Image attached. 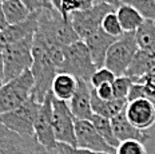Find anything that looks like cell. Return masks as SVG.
<instances>
[{
    "instance_id": "obj_40",
    "label": "cell",
    "mask_w": 155,
    "mask_h": 154,
    "mask_svg": "<svg viewBox=\"0 0 155 154\" xmlns=\"http://www.w3.org/2000/svg\"><path fill=\"white\" fill-rule=\"evenodd\" d=\"M5 2V0H0V4H3V3H4Z\"/></svg>"
},
{
    "instance_id": "obj_21",
    "label": "cell",
    "mask_w": 155,
    "mask_h": 154,
    "mask_svg": "<svg viewBox=\"0 0 155 154\" xmlns=\"http://www.w3.org/2000/svg\"><path fill=\"white\" fill-rule=\"evenodd\" d=\"M4 16L7 19L9 25L19 24L21 22L27 20L32 12L24 5L21 0H5L2 4Z\"/></svg>"
},
{
    "instance_id": "obj_33",
    "label": "cell",
    "mask_w": 155,
    "mask_h": 154,
    "mask_svg": "<svg viewBox=\"0 0 155 154\" xmlns=\"http://www.w3.org/2000/svg\"><path fill=\"white\" fill-rule=\"evenodd\" d=\"M95 4H107V5L114 7L115 9H118L123 4V2L122 0H95Z\"/></svg>"
},
{
    "instance_id": "obj_10",
    "label": "cell",
    "mask_w": 155,
    "mask_h": 154,
    "mask_svg": "<svg viewBox=\"0 0 155 154\" xmlns=\"http://www.w3.org/2000/svg\"><path fill=\"white\" fill-rule=\"evenodd\" d=\"M52 92H48V95L40 106L38 118L35 121L34 136L35 139L39 142V145H41L44 149L50 150V152H55V149L58 146L52 126Z\"/></svg>"
},
{
    "instance_id": "obj_8",
    "label": "cell",
    "mask_w": 155,
    "mask_h": 154,
    "mask_svg": "<svg viewBox=\"0 0 155 154\" xmlns=\"http://www.w3.org/2000/svg\"><path fill=\"white\" fill-rule=\"evenodd\" d=\"M116 9L107 4H95L90 9H82L70 16L74 30L79 35L80 40H86L94 32L102 28V22L110 12Z\"/></svg>"
},
{
    "instance_id": "obj_38",
    "label": "cell",
    "mask_w": 155,
    "mask_h": 154,
    "mask_svg": "<svg viewBox=\"0 0 155 154\" xmlns=\"http://www.w3.org/2000/svg\"><path fill=\"white\" fill-rule=\"evenodd\" d=\"M5 46V40H4V35H3V31L0 30V50L3 51V49H4Z\"/></svg>"
},
{
    "instance_id": "obj_27",
    "label": "cell",
    "mask_w": 155,
    "mask_h": 154,
    "mask_svg": "<svg viewBox=\"0 0 155 154\" xmlns=\"http://www.w3.org/2000/svg\"><path fill=\"white\" fill-rule=\"evenodd\" d=\"M115 79H116V76L114 72L110 71L107 67H102V69H98L94 72L90 83H91L92 89H98L103 85H112V82Z\"/></svg>"
},
{
    "instance_id": "obj_13",
    "label": "cell",
    "mask_w": 155,
    "mask_h": 154,
    "mask_svg": "<svg viewBox=\"0 0 155 154\" xmlns=\"http://www.w3.org/2000/svg\"><path fill=\"white\" fill-rule=\"evenodd\" d=\"M91 83L78 79V90L74 98L68 102L70 109L76 121H91L94 115L91 107Z\"/></svg>"
},
{
    "instance_id": "obj_23",
    "label": "cell",
    "mask_w": 155,
    "mask_h": 154,
    "mask_svg": "<svg viewBox=\"0 0 155 154\" xmlns=\"http://www.w3.org/2000/svg\"><path fill=\"white\" fill-rule=\"evenodd\" d=\"M91 122L92 125L95 126V129L98 130V133L104 138L106 141L111 145L112 147H118L120 145L118 139H116L115 134H114V129H112V123H111V119L108 118H104V117H101V115H96L94 114L92 118H91Z\"/></svg>"
},
{
    "instance_id": "obj_3",
    "label": "cell",
    "mask_w": 155,
    "mask_h": 154,
    "mask_svg": "<svg viewBox=\"0 0 155 154\" xmlns=\"http://www.w3.org/2000/svg\"><path fill=\"white\" fill-rule=\"evenodd\" d=\"M96 70L98 67L92 62L88 47L83 40L64 47V59L59 72H66L78 79L90 82Z\"/></svg>"
},
{
    "instance_id": "obj_31",
    "label": "cell",
    "mask_w": 155,
    "mask_h": 154,
    "mask_svg": "<svg viewBox=\"0 0 155 154\" xmlns=\"http://www.w3.org/2000/svg\"><path fill=\"white\" fill-rule=\"evenodd\" d=\"M24 3V5L30 9L31 12H38L43 8L52 7L50 3V0H21Z\"/></svg>"
},
{
    "instance_id": "obj_11",
    "label": "cell",
    "mask_w": 155,
    "mask_h": 154,
    "mask_svg": "<svg viewBox=\"0 0 155 154\" xmlns=\"http://www.w3.org/2000/svg\"><path fill=\"white\" fill-rule=\"evenodd\" d=\"M76 147L83 150H90L95 153L116 154V149L112 147L103 138L91 121H76L75 122Z\"/></svg>"
},
{
    "instance_id": "obj_14",
    "label": "cell",
    "mask_w": 155,
    "mask_h": 154,
    "mask_svg": "<svg viewBox=\"0 0 155 154\" xmlns=\"http://www.w3.org/2000/svg\"><path fill=\"white\" fill-rule=\"evenodd\" d=\"M119 38H114L110 36L102 30H98L96 32H94L91 36H88L86 40H83L86 43V46L88 47V51L91 54L92 62L95 63V66L98 69L104 67V62H106V56L110 50V47L118 40Z\"/></svg>"
},
{
    "instance_id": "obj_2",
    "label": "cell",
    "mask_w": 155,
    "mask_h": 154,
    "mask_svg": "<svg viewBox=\"0 0 155 154\" xmlns=\"http://www.w3.org/2000/svg\"><path fill=\"white\" fill-rule=\"evenodd\" d=\"M34 38H27L20 42L5 44L3 49V66H4V83L20 76L31 70L34 63L32 49Z\"/></svg>"
},
{
    "instance_id": "obj_26",
    "label": "cell",
    "mask_w": 155,
    "mask_h": 154,
    "mask_svg": "<svg viewBox=\"0 0 155 154\" xmlns=\"http://www.w3.org/2000/svg\"><path fill=\"white\" fill-rule=\"evenodd\" d=\"M134 85L131 78L128 76H118L114 82H112V92H114V98L119 99H127L128 92L131 90V86Z\"/></svg>"
},
{
    "instance_id": "obj_28",
    "label": "cell",
    "mask_w": 155,
    "mask_h": 154,
    "mask_svg": "<svg viewBox=\"0 0 155 154\" xmlns=\"http://www.w3.org/2000/svg\"><path fill=\"white\" fill-rule=\"evenodd\" d=\"M116 154H147L144 143L138 141H126L120 142V145L116 147Z\"/></svg>"
},
{
    "instance_id": "obj_19",
    "label": "cell",
    "mask_w": 155,
    "mask_h": 154,
    "mask_svg": "<svg viewBox=\"0 0 155 154\" xmlns=\"http://www.w3.org/2000/svg\"><path fill=\"white\" fill-rule=\"evenodd\" d=\"M155 66V54L148 52V51L139 50L135 55L132 63L128 67L126 76L132 79V82H137L138 79L148 75L151 69Z\"/></svg>"
},
{
    "instance_id": "obj_6",
    "label": "cell",
    "mask_w": 155,
    "mask_h": 154,
    "mask_svg": "<svg viewBox=\"0 0 155 154\" xmlns=\"http://www.w3.org/2000/svg\"><path fill=\"white\" fill-rule=\"evenodd\" d=\"M35 79L31 70L20 76L5 82L0 87V115L14 111L32 95Z\"/></svg>"
},
{
    "instance_id": "obj_36",
    "label": "cell",
    "mask_w": 155,
    "mask_h": 154,
    "mask_svg": "<svg viewBox=\"0 0 155 154\" xmlns=\"http://www.w3.org/2000/svg\"><path fill=\"white\" fill-rule=\"evenodd\" d=\"M80 5H82V9H90L95 5V0H79ZM80 9V11H82Z\"/></svg>"
},
{
    "instance_id": "obj_16",
    "label": "cell",
    "mask_w": 155,
    "mask_h": 154,
    "mask_svg": "<svg viewBox=\"0 0 155 154\" xmlns=\"http://www.w3.org/2000/svg\"><path fill=\"white\" fill-rule=\"evenodd\" d=\"M36 31H38V12H32L27 20L15 25H8L3 31V35H4L5 44H11L23 39H27V38L35 36Z\"/></svg>"
},
{
    "instance_id": "obj_29",
    "label": "cell",
    "mask_w": 155,
    "mask_h": 154,
    "mask_svg": "<svg viewBox=\"0 0 155 154\" xmlns=\"http://www.w3.org/2000/svg\"><path fill=\"white\" fill-rule=\"evenodd\" d=\"M80 9H82V5H80L79 0H63L62 4H60L59 12L64 18H70L72 14L80 11Z\"/></svg>"
},
{
    "instance_id": "obj_20",
    "label": "cell",
    "mask_w": 155,
    "mask_h": 154,
    "mask_svg": "<svg viewBox=\"0 0 155 154\" xmlns=\"http://www.w3.org/2000/svg\"><path fill=\"white\" fill-rule=\"evenodd\" d=\"M116 16L119 19L124 32H137L138 28L144 23L143 16L130 4H123L116 9Z\"/></svg>"
},
{
    "instance_id": "obj_30",
    "label": "cell",
    "mask_w": 155,
    "mask_h": 154,
    "mask_svg": "<svg viewBox=\"0 0 155 154\" xmlns=\"http://www.w3.org/2000/svg\"><path fill=\"white\" fill-rule=\"evenodd\" d=\"M55 153L56 154H106V153H95V152H90V150L78 149V147H71L68 145H64V143H58Z\"/></svg>"
},
{
    "instance_id": "obj_25",
    "label": "cell",
    "mask_w": 155,
    "mask_h": 154,
    "mask_svg": "<svg viewBox=\"0 0 155 154\" xmlns=\"http://www.w3.org/2000/svg\"><path fill=\"white\" fill-rule=\"evenodd\" d=\"M102 30L104 31L107 35L114 38H120L124 34L123 28H122L120 23H119V19L116 16V11L110 12V14L103 19L102 22Z\"/></svg>"
},
{
    "instance_id": "obj_15",
    "label": "cell",
    "mask_w": 155,
    "mask_h": 154,
    "mask_svg": "<svg viewBox=\"0 0 155 154\" xmlns=\"http://www.w3.org/2000/svg\"><path fill=\"white\" fill-rule=\"evenodd\" d=\"M112 129H114V134L116 139L119 142H126V141H138V142L146 143L147 141H150V134H147L146 131L139 130L131 125L128 122L126 113L122 111L120 114H118L111 119Z\"/></svg>"
},
{
    "instance_id": "obj_37",
    "label": "cell",
    "mask_w": 155,
    "mask_h": 154,
    "mask_svg": "<svg viewBox=\"0 0 155 154\" xmlns=\"http://www.w3.org/2000/svg\"><path fill=\"white\" fill-rule=\"evenodd\" d=\"M62 2L63 0H50V3H51V5L55 8V9H58L59 11V8H60V4H62Z\"/></svg>"
},
{
    "instance_id": "obj_9",
    "label": "cell",
    "mask_w": 155,
    "mask_h": 154,
    "mask_svg": "<svg viewBox=\"0 0 155 154\" xmlns=\"http://www.w3.org/2000/svg\"><path fill=\"white\" fill-rule=\"evenodd\" d=\"M0 154H56L44 149L34 138L23 137L0 123Z\"/></svg>"
},
{
    "instance_id": "obj_41",
    "label": "cell",
    "mask_w": 155,
    "mask_h": 154,
    "mask_svg": "<svg viewBox=\"0 0 155 154\" xmlns=\"http://www.w3.org/2000/svg\"><path fill=\"white\" fill-rule=\"evenodd\" d=\"M122 2H123V3H124V2H126V0H122Z\"/></svg>"
},
{
    "instance_id": "obj_42",
    "label": "cell",
    "mask_w": 155,
    "mask_h": 154,
    "mask_svg": "<svg viewBox=\"0 0 155 154\" xmlns=\"http://www.w3.org/2000/svg\"><path fill=\"white\" fill-rule=\"evenodd\" d=\"M154 23H155V22H154Z\"/></svg>"
},
{
    "instance_id": "obj_39",
    "label": "cell",
    "mask_w": 155,
    "mask_h": 154,
    "mask_svg": "<svg viewBox=\"0 0 155 154\" xmlns=\"http://www.w3.org/2000/svg\"><path fill=\"white\" fill-rule=\"evenodd\" d=\"M148 76H153V78H155V66L151 69V71L148 72Z\"/></svg>"
},
{
    "instance_id": "obj_17",
    "label": "cell",
    "mask_w": 155,
    "mask_h": 154,
    "mask_svg": "<svg viewBox=\"0 0 155 154\" xmlns=\"http://www.w3.org/2000/svg\"><path fill=\"white\" fill-rule=\"evenodd\" d=\"M127 103H128L127 99H119V98H114V99L107 101V102L102 101V99L96 95L95 90L92 89L91 107H92L94 114H96V115H101V117L112 119V118L116 117L118 114H120L122 111H124Z\"/></svg>"
},
{
    "instance_id": "obj_24",
    "label": "cell",
    "mask_w": 155,
    "mask_h": 154,
    "mask_svg": "<svg viewBox=\"0 0 155 154\" xmlns=\"http://www.w3.org/2000/svg\"><path fill=\"white\" fill-rule=\"evenodd\" d=\"M124 3L132 5L144 20L155 22V0H126Z\"/></svg>"
},
{
    "instance_id": "obj_22",
    "label": "cell",
    "mask_w": 155,
    "mask_h": 154,
    "mask_svg": "<svg viewBox=\"0 0 155 154\" xmlns=\"http://www.w3.org/2000/svg\"><path fill=\"white\" fill-rule=\"evenodd\" d=\"M139 50L155 54V23L151 20H144V23L135 32Z\"/></svg>"
},
{
    "instance_id": "obj_32",
    "label": "cell",
    "mask_w": 155,
    "mask_h": 154,
    "mask_svg": "<svg viewBox=\"0 0 155 154\" xmlns=\"http://www.w3.org/2000/svg\"><path fill=\"white\" fill-rule=\"evenodd\" d=\"M96 92V95H98L99 98L102 99V101H111V99H114V92H112V86L111 85H103L101 87L98 89H94Z\"/></svg>"
},
{
    "instance_id": "obj_1",
    "label": "cell",
    "mask_w": 155,
    "mask_h": 154,
    "mask_svg": "<svg viewBox=\"0 0 155 154\" xmlns=\"http://www.w3.org/2000/svg\"><path fill=\"white\" fill-rule=\"evenodd\" d=\"M79 40L80 38L74 30L70 18H64L54 7L38 11V31L34 43L68 47Z\"/></svg>"
},
{
    "instance_id": "obj_12",
    "label": "cell",
    "mask_w": 155,
    "mask_h": 154,
    "mask_svg": "<svg viewBox=\"0 0 155 154\" xmlns=\"http://www.w3.org/2000/svg\"><path fill=\"white\" fill-rule=\"evenodd\" d=\"M128 122L137 129L146 131L155 123V103L148 99H135L124 109Z\"/></svg>"
},
{
    "instance_id": "obj_34",
    "label": "cell",
    "mask_w": 155,
    "mask_h": 154,
    "mask_svg": "<svg viewBox=\"0 0 155 154\" xmlns=\"http://www.w3.org/2000/svg\"><path fill=\"white\" fill-rule=\"evenodd\" d=\"M8 22H7V19H5L4 16V11H3V7H2V4H0V30L2 31H4L5 28L8 27Z\"/></svg>"
},
{
    "instance_id": "obj_7",
    "label": "cell",
    "mask_w": 155,
    "mask_h": 154,
    "mask_svg": "<svg viewBox=\"0 0 155 154\" xmlns=\"http://www.w3.org/2000/svg\"><path fill=\"white\" fill-rule=\"evenodd\" d=\"M75 117L70 109L68 102L52 99V126L58 143L76 147Z\"/></svg>"
},
{
    "instance_id": "obj_35",
    "label": "cell",
    "mask_w": 155,
    "mask_h": 154,
    "mask_svg": "<svg viewBox=\"0 0 155 154\" xmlns=\"http://www.w3.org/2000/svg\"><path fill=\"white\" fill-rule=\"evenodd\" d=\"M4 85V66H3V51L0 50V87Z\"/></svg>"
},
{
    "instance_id": "obj_5",
    "label": "cell",
    "mask_w": 155,
    "mask_h": 154,
    "mask_svg": "<svg viewBox=\"0 0 155 154\" xmlns=\"http://www.w3.org/2000/svg\"><path fill=\"white\" fill-rule=\"evenodd\" d=\"M139 51L135 32H124L110 47L106 56L104 67L115 74V76H124L132 63L137 52Z\"/></svg>"
},
{
    "instance_id": "obj_18",
    "label": "cell",
    "mask_w": 155,
    "mask_h": 154,
    "mask_svg": "<svg viewBox=\"0 0 155 154\" xmlns=\"http://www.w3.org/2000/svg\"><path fill=\"white\" fill-rule=\"evenodd\" d=\"M76 90H78V78L66 72H59L55 76L52 82L51 92H52L54 98L58 99V101L70 102L75 95Z\"/></svg>"
},
{
    "instance_id": "obj_4",
    "label": "cell",
    "mask_w": 155,
    "mask_h": 154,
    "mask_svg": "<svg viewBox=\"0 0 155 154\" xmlns=\"http://www.w3.org/2000/svg\"><path fill=\"white\" fill-rule=\"evenodd\" d=\"M40 106L41 103H39L34 95H31L20 107L0 115V123L19 136L34 138L35 121L38 118Z\"/></svg>"
}]
</instances>
